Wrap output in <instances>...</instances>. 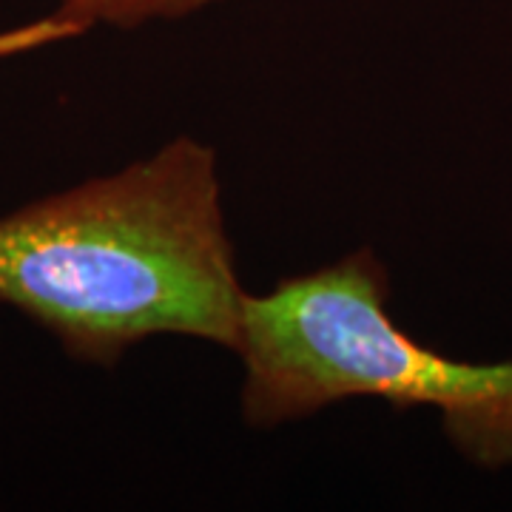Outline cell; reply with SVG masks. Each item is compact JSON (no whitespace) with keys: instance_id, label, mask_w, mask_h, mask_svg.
<instances>
[{"instance_id":"obj_1","label":"cell","mask_w":512,"mask_h":512,"mask_svg":"<svg viewBox=\"0 0 512 512\" xmlns=\"http://www.w3.org/2000/svg\"><path fill=\"white\" fill-rule=\"evenodd\" d=\"M245 299L217 154L194 137L0 217V302L74 359L111 367L160 333L237 350Z\"/></svg>"},{"instance_id":"obj_2","label":"cell","mask_w":512,"mask_h":512,"mask_svg":"<svg viewBox=\"0 0 512 512\" xmlns=\"http://www.w3.org/2000/svg\"><path fill=\"white\" fill-rule=\"evenodd\" d=\"M237 353L242 416L254 427L305 419L345 399L436 407L476 464H512V362L470 365L407 336L387 311V271L370 248L245 299Z\"/></svg>"},{"instance_id":"obj_3","label":"cell","mask_w":512,"mask_h":512,"mask_svg":"<svg viewBox=\"0 0 512 512\" xmlns=\"http://www.w3.org/2000/svg\"><path fill=\"white\" fill-rule=\"evenodd\" d=\"M220 0H60L63 18L92 29L97 23L117 29H137L151 20H177L214 6Z\"/></svg>"},{"instance_id":"obj_4","label":"cell","mask_w":512,"mask_h":512,"mask_svg":"<svg viewBox=\"0 0 512 512\" xmlns=\"http://www.w3.org/2000/svg\"><path fill=\"white\" fill-rule=\"evenodd\" d=\"M83 32H89V29H83L80 23H74V20L63 18L60 12H55L49 18L32 20V23H23V26L0 32V60L26 55V52L43 49V46H55V43H63V40L80 37Z\"/></svg>"}]
</instances>
